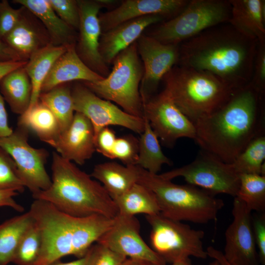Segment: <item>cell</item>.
I'll use <instances>...</instances> for the list:
<instances>
[{"label": "cell", "instance_id": "obj_1", "mask_svg": "<svg viewBox=\"0 0 265 265\" xmlns=\"http://www.w3.org/2000/svg\"><path fill=\"white\" fill-rule=\"evenodd\" d=\"M193 124L194 140L201 150L231 163L254 138L265 133V96L248 84Z\"/></svg>", "mask_w": 265, "mask_h": 265}, {"label": "cell", "instance_id": "obj_2", "mask_svg": "<svg viewBox=\"0 0 265 265\" xmlns=\"http://www.w3.org/2000/svg\"><path fill=\"white\" fill-rule=\"evenodd\" d=\"M258 44L230 24L219 25L180 44L178 64L209 72L238 90L251 80Z\"/></svg>", "mask_w": 265, "mask_h": 265}, {"label": "cell", "instance_id": "obj_3", "mask_svg": "<svg viewBox=\"0 0 265 265\" xmlns=\"http://www.w3.org/2000/svg\"><path fill=\"white\" fill-rule=\"evenodd\" d=\"M51 169L50 186L32 195L34 199L76 217L100 214L114 218L118 215L114 200L102 185L56 152L53 153Z\"/></svg>", "mask_w": 265, "mask_h": 265}, {"label": "cell", "instance_id": "obj_4", "mask_svg": "<svg viewBox=\"0 0 265 265\" xmlns=\"http://www.w3.org/2000/svg\"><path fill=\"white\" fill-rule=\"evenodd\" d=\"M162 80L176 105L193 123L217 110L237 90L209 72L179 64Z\"/></svg>", "mask_w": 265, "mask_h": 265}, {"label": "cell", "instance_id": "obj_5", "mask_svg": "<svg viewBox=\"0 0 265 265\" xmlns=\"http://www.w3.org/2000/svg\"><path fill=\"white\" fill-rule=\"evenodd\" d=\"M138 166V165H137ZM137 183L155 194L160 213L169 219L206 224L215 220L224 205L222 199L189 184L181 185L138 166Z\"/></svg>", "mask_w": 265, "mask_h": 265}, {"label": "cell", "instance_id": "obj_6", "mask_svg": "<svg viewBox=\"0 0 265 265\" xmlns=\"http://www.w3.org/2000/svg\"><path fill=\"white\" fill-rule=\"evenodd\" d=\"M31 213L41 238V249L35 265H49L63 257H84L89 248L83 235L82 217L67 214L51 204L34 199Z\"/></svg>", "mask_w": 265, "mask_h": 265}, {"label": "cell", "instance_id": "obj_7", "mask_svg": "<svg viewBox=\"0 0 265 265\" xmlns=\"http://www.w3.org/2000/svg\"><path fill=\"white\" fill-rule=\"evenodd\" d=\"M112 63L111 71L103 80L82 83L99 97L114 102L130 114L143 118L140 85L144 69L136 42L120 53Z\"/></svg>", "mask_w": 265, "mask_h": 265}, {"label": "cell", "instance_id": "obj_8", "mask_svg": "<svg viewBox=\"0 0 265 265\" xmlns=\"http://www.w3.org/2000/svg\"><path fill=\"white\" fill-rule=\"evenodd\" d=\"M231 5L226 0H191L177 15L162 22L149 36L165 44L179 45L204 31L228 23Z\"/></svg>", "mask_w": 265, "mask_h": 265}, {"label": "cell", "instance_id": "obj_9", "mask_svg": "<svg viewBox=\"0 0 265 265\" xmlns=\"http://www.w3.org/2000/svg\"><path fill=\"white\" fill-rule=\"evenodd\" d=\"M151 230L152 249L165 262H174L193 256L205 259L208 255L203 244L205 233L192 229L182 221L167 218L160 213L146 215Z\"/></svg>", "mask_w": 265, "mask_h": 265}, {"label": "cell", "instance_id": "obj_10", "mask_svg": "<svg viewBox=\"0 0 265 265\" xmlns=\"http://www.w3.org/2000/svg\"><path fill=\"white\" fill-rule=\"evenodd\" d=\"M159 175L171 181L183 177L187 184L214 195L225 194L235 197L239 185V175L231 163L224 162L202 150L190 163Z\"/></svg>", "mask_w": 265, "mask_h": 265}, {"label": "cell", "instance_id": "obj_11", "mask_svg": "<svg viewBox=\"0 0 265 265\" xmlns=\"http://www.w3.org/2000/svg\"><path fill=\"white\" fill-rule=\"evenodd\" d=\"M28 132L17 125L12 134L0 138V148L13 159L19 177L33 195L48 189L52 180L45 168L48 152L28 143Z\"/></svg>", "mask_w": 265, "mask_h": 265}, {"label": "cell", "instance_id": "obj_12", "mask_svg": "<svg viewBox=\"0 0 265 265\" xmlns=\"http://www.w3.org/2000/svg\"><path fill=\"white\" fill-rule=\"evenodd\" d=\"M75 112L80 113L91 122L95 142L98 132L109 126H119L141 134L144 129L143 118L130 114L111 102L103 99L82 83H77L71 88Z\"/></svg>", "mask_w": 265, "mask_h": 265}, {"label": "cell", "instance_id": "obj_13", "mask_svg": "<svg viewBox=\"0 0 265 265\" xmlns=\"http://www.w3.org/2000/svg\"><path fill=\"white\" fill-rule=\"evenodd\" d=\"M142 103L143 116L164 145L173 147L182 137L195 139L193 123L177 107L165 89Z\"/></svg>", "mask_w": 265, "mask_h": 265}, {"label": "cell", "instance_id": "obj_14", "mask_svg": "<svg viewBox=\"0 0 265 265\" xmlns=\"http://www.w3.org/2000/svg\"><path fill=\"white\" fill-rule=\"evenodd\" d=\"M143 66L140 85L142 102L154 96L164 76L179 60V45L165 44L149 35L142 34L136 41Z\"/></svg>", "mask_w": 265, "mask_h": 265}, {"label": "cell", "instance_id": "obj_15", "mask_svg": "<svg viewBox=\"0 0 265 265\" xmlns=\"http://www.w3.org/2000/svg\"><path fill=\"white\" fill-rule=\"evenodd\" d=\"M233 220L225 231L223 255L231 265H260L254 239L251 211L235 197Z\"/></svg>", "mask_w": 265, "mask_h": 265}, {"label": "cell", "instance_id": "obj_16", "mask_svg": "<svg viewBox=\"0 0 265 265\" xmlns=\"http://www.w3.org/2000/svg\"><path fill=\"white\" fill-rule=\"evenodd\" d=\"M140 224L135 216L118 213L111 227L97 241L127 258L147 261L154 265L166 263L143 240Z\"/></svg>", "mask_w": 265, "mask_h": 265}, {"label": "cell", "instance_id": "obj_17", "mask_svg": "<svg viewBox=\"0 0 265 265\" xmlns=\"http://www.w3.org/2000/svg\"><path fill=\"white\" fill-rule=\"evenodd\" d=\"M78 3L80 20L75 45L76 51L86 65L105 78L110 71L99 52L102 31L99 13L102 6L97 0H78Z\"/></svg>", "mask_w": 265, "mask_h": 265}, {"label": "cell", "instance_id": "obj_18", "mask_svg": "<svg viewBox=\"0 0 265 265\" xmlns=\"http://www.w3.org/2000/svg\"><path fill=\"white\" fill-rule=\"evenodd\" d=\"M188 0H126L114 9L99 15L102 32L134 19L158 15L170 19L179 14Z\"/></svg>", "mask_w": 265, "mask_h": 265}, {"label": "cell", "instance_id": "obj_19", "mask_svg": "<svg viewBox=\"0 0 265 265\" xmlns=\"http://www.w3.org/2000/svg\"><path fill=\"white\" fill-rule=\"evenodd\" d=\"M48 144L63 159L83 165L96 151L93 126L84 115L75 112L69 128Z\"/></svg>", "mask_w": 265, "mask_h": 265}, {"label": "cell", "instance_id": "obj_20", "mask_svg": "<svg viewBox=\"0 0 265 265\" xmlns=\"http://www.w3.org/2000/svg\"><path fill=\"white\" fill-rule=\"evenodd\" d=\"M21 8L17 24L1 40L13 50L22 60L27 61L34 53L52 43L41 22L28 9L22 6Z\"/></svg>", "mask_w": 265, "mask_h": 265}, {"label": "cell", "instance_id": "obj_21", "mask_svg": "<svg viewBox=\"0 0 265 265\" xmlns=\"http://www.w3.org/2000/svg\"><path fill=\"white\" fill-rule=\"evenodd\" d=\"M164 19L160 15H148L127 21L102 32L99 44L102 59L107 65L112 63L120 53L136 42L147 27Z\"/></svg>", "mask_w": 265, "mask_h": 265}, {"label": "cell", "instance_id": "obj_22", "mask_svg": "<svg viewBox=\"0 0 265 265\" xmlns=\"http://www.w3.org/2000/svg\"><path fill=\"white\" fill-rule=\"evenodd\" d=\"M104 78L85 64L77 53L75 45H72L53 64L42 85L41 93L72 81L95 82Z\"/></svg>", "mask_w": 265, "mask_h": 265}, {"label": "cell", "instance_id": "obj_23", "mask_svg": "<svg viewBox=\"0 0 265 265\" xmlns=\"http://www.w3.org/2000/svg\"><path fill=\"white\" fill-rule=\"evenodd\" d=\"M231 15L228 23L245 37L265 42V0H229Z\"/></svg>", "mask_w": 265, "mask_h": 265}, {"label": "cell", "instance_id": "obj_24", "mask_svg": "<svg viewBox=\"0 0 265 265\" xmlns=\"http://www.w3.org/2000/svg\"><path fill=\"white\" fill-rule=\"evenodd\" d=\"M13 2L28 9L41 22L50 37L52 44L65 46L76 45V30L59 17L49 0H15Z\"/></svg>", "mask_w": 265, "mask_h": 265}, {"label": "cell", "instance_id": "obj_25", "mask_svg": "<svg viewBox=\"0 0 265 265\" xmlns=\"http://www.w3.org/2000/svg\"><path fill=\"white\" fill-rule=\"evenodd\" d=\"M90 176L102 184L114 200L137 183L138 167L136 165L127 166L116 162H106L96 165Z\"/></svg>", "mask_w": 265, "mask_h": 265}, {"label": "cell", "instance_id": "obj_26", "mask_svg": "<svg viewBox=\"0 0 265 265\" xmlns=\"http://www.w3.org/2000/svg\"><path fill=\"white\" fill-rule=\"evenodd\" d=\"M25 65L11 71L0 80L2 96L11 111L20 115L29 107L32 95V84Z\"/></svg>", "mask_w": 265, "mask_h": 265}, {"label": "cell", "instance_id": "obj_27", "mask_svg": "<svg viewBox=\"0 0 265 265\" xmlns=\"http://www.w3.org/2000/svg\"><path fill=\"white\" fill-rule=\"evenodd\" d=\"M69 46L51 44L34 53L27 60L25 69L32 84L29 106L39 101L41 87L45 80L56 60Z\"/></svg>", "mask_w": 265, "mask_h": 265}, {"label": "cell", "instance_id": "obj_28", "mask_svg": "<svg viewBox=\"0 0 265 265\" xmlns=\"http://www.w3.org/2000/svg\"><path fill=\"white\" fill-rule=\"evenodd\" d=\"M17 125L32 132L48 144L60 133L55 117L39 100L20 115Z\"/></svg>", "mask_w": 265, "mask_h": 265}, {"label": "cell", "instance_id": "obj_29", "mask_svg": "<svg viewBox=\"0 0 265 265\" xmlns=\"http://www.w3.org/2000/svg\"><path fill=\"white\" fill-rule=\"evenodd\" d=\"M113 200L119 214L135 216L139 213L151 215L160 213L155 194L148 188L138 183Z\"/></svg>", "mask_w": 265, "mask_h": 265}, {"label": "cell", "instance_id": "obj_30", "mask_svg": "<svg viewBox=\"0 0 265 265\" xmlns=\"http://www.w3.org/2000/svg\"><path fill=\"white\" fill-rule=\"evenodd\" d=\"M33 223L28 211L0 224V265L12 263L21 237Z\"/></svg>", "mask_w": 265, "mask_h": 265}, {"label": "cell", "instance_id": "obj_31", "mask_svg": "<svg viewBox=\"0 0 265 265\" xmlns=\"http://www.w3.org/2000/svg\"><path fill=\"white\" fill-rule=\"evenodd\" d=\"M144 129L138 140V153L136 165L157 174L163 164L171 165V161L163 153L157 135L145 116Z\"/></svg>", "mask_w": 265, "mask_h": 265}, {"label": "cell", "instance_id": "obj_32", "mask_svg": "<svg viewBox=\"0 0 265 265\" xmlns=\"http://www.w3.org/2000/svg\"><path fill=\"white\" fill-rule=\"evenodd\" d=\"M39 100L55 117L59 125L60 132L67 130L72 122L75 113L71 88L67 83L41 93Z\"/></svg>", "mask_w": 265, "mask_h": 265}, {"label": "cell", "instance_id": "obj_33", "mask_svg": "<svg viewBox=\"0 0 265 265\" xmlns=\"http://www.w3.org/2000/svg\"><path fill=\"white\" fill-rule=\"evenodd\" d=\"M265 133L254 138L232 162L238 175L258 174L265 176Z\"/></svg>", "mask_w": 265, "mask_h": 265}, {"label": "cell", "instance_id": "obj_34", "mask_svg": "<svg viewBox=\"0 0 265 265\" xmlns=\"http://www.w3.org/2000/svg\"><path fill=\"white\" fill-rule=\"evenodd\" d=\"M237 197L246 207L263 213L265 211V176L252 174L239 175Z\"/></svg>", "mask_w": 265, "mask_h": 265}, {"label": "cell", "instance_id": "obj_35", "mask_svg": "<svg viewBox=\"0 0 265 265\" xmlns=\"http://www.w3.org/2000/svg\"><path fill=\"white\" fill-rule=\"evenodd\" d=\"M41 245L40 234L34 221L21 237L12 263L17 265H35L39 256Z\"/></svg>", "mask_w": 265, "mask_h": 265}, {"label": "cell", "instance_id": "obj_36", "mask_svg": "<svg viewBox=\"0 0 265 265\" xmlns=\"http://www.w3.org/2000/svg\"><path fill=\"white\" fill-rule=\"evenodd\" d=\"M25 188L14 160L0 148V190H13L21 193Z\"/></svg>", "mask_w": 265, "mask_h": 265}, {"label": "cell", "instance_id": "obj_37", "mask_svg": "<svg viewBox=\"0 0 265 265\" xmlns=\"http://www.w3.org/2000/svg\"><path fill=\"white\" fill-rule=\"evenodd\" d=\"M138 140L132 135L116 137L112 151V159L120 160L125 165L136 164Z\"/></svg>", "mask_w": 265, "mask_h": 265}, {"label": "cell", "instance_id": "obj_38", "mask_svg": "<svg viewBox=\"0 0 265 265\" xmlns=\"http://www.w3.org/2000/svg\"><path fill=\"white\" fill-rule=\"evenodd\" d=\"M87 255L86 265H121L127 258L98 243L90 247Z\"/></svg>", "mask_w": 265, "mask_h": 265}, {"label": "cell", "instance_id": "obj_39", "mask_svg": "<svg viewBox=\"0 0 265 265\" xmlns=\"http://www.w3.org/2000/svg\"><path fill=\"white\" fill-rule=\"evenodd\" d=\"M56 14L69 26L78 30L80 25V11L78 0H49Z\"/></svg>", "mask_w": 265, "mask_h": 265}, {"label": "cell", "instance_id": "obj_40", "mask_svg": "<svg viewBox=\"0 0 265 265\" xmlns=\"http://www.w3.org/2000/svg\"><path fill=\"white\" fill-rule=\"evenodd\" d=\"M249 85L260 94H265V42H258Z\"/></svg>", "mask_w": 265, "mask_h": 265}, {"label": "cell", "instance_id": "obj_41", "mask_svg": "<svg viewBox=\"0 0 265 265\" xmlns=\"http://www.w3.org/2000/svg\"><path fill=\"white\" fill-rule=\"evenodd\" d=\"M19 9L12 7L6 0L0 2V39L10 32L17 24L21 14Z\"/></svg>", "mask_w": 265, "mask_h": 265}, {"label": "cell", "instance_id": "obj_42", "mask_svg": "<svg viewBox=\"0 0 265 265\" xmlns=\"http://www.w3.org/2000/svg\"><path fill=\"white\" fill-rule=\"evenodd\" d=\"M254 239L258 251L260 264L265 265V215H256L252 219Z\"/></svg>", "mask_w": 265, "mask_h": 265}, {"label": "cell", "instance_id": "obj_43", "mask_svg": "<svg viewBox=\"0 0 265 265\" xmlns=\"http://www.w3.org/2000/svg\"><path fill=\"white\" fill-rule=\"evenodd\" d=\"M116 137L113 130L108 127L104 128L96 137V151L104 156L112 159V149Z\"/></svg>", "mask_w": 265, "mask_h": 265}, {"label": "cell", "instance_id": "obj_44", "mask_svg": "<svg viewBox=\"0 0 265 265\" xmlns=\"http://www.w3.org/2000/svg\"><path fill=\"white\" fill-rule=\"evenodd\" d=\"M18 194V192L13 190H0V208L8 207L17 212H23L24 207L14 199V197Z\"/></svg>", "mask_w": 265, "mask_h": 265}, {"label": "cell", "instance_id": "obj_45", "mask_svg": "<svg viewBox=\"0 0 265 265\" xmlns=\"http://www.w3.org/2000/svg\"><path fill=\"white\" fill-rule=\"evenodd\" d=\"M4 101L0 92V138L10 135L13 132L8 124Z\"/></svg>", "mask_w": 265, "mask_h": 265}, {"label": "cell", "instance_id": "obj_46", "mask_svg": "<svg viewBox=\"0 0 265 265\" xmlns=\"http://www.w3.org/2000/svg\"><path fill=\"white\" fill-rule=\"evenodd\" d=\"M23 60L18 54L0 39V62ZM25 61V60H24Z\"/></svg>", "mask_w": 265, "mask_h": 265}, {"label": "cell", "instance_id": "obj_47", "mask_svg": "<svg viewBox=\"0 0 265 265\" xmlns=\"http://www.w3.org/2000/svg\"><path fill=\"white\" fill-rule=\"evenodd\" d=\"M27 61L0 62V80L11 71L25 66Z\"/></svg>", "mask_w": 265, "mask_h": 265}, {"label": "cell", "instance_id": "obj_48", "mask_svg": "<svg viewBox=\"0 0 265 265\" xmlns=\"http://www.w3.org/2000/svg\"><path fill=\"white\" fill-rule=\"evenodd\" d=\"M208 256L217 261L220 265H231L225 258L223 252L212 246L207 248Z\"/></svg>", "mask_w": 265, "mask_h": 265}, {"label": "cell", "instance_id": "obj_49", "mask_svg": "<svg viewBox=\"0 0 265 265\" xmlns=\"http://www.w3.org/2000/svg\"><path fill=\"white\" fill-rule=\"evenodd\" d=\"M87 259V255L86 254L84 257L78 259L77 260L73 261L62 262H61L60 260H58L50 264L49 265H86Z\"/></svg>", "mask_w": 265, "mask_h": 265}, {"label": "cell", "instance_id": "obj_50", "mask_svg": "<svg viewBox=\"0 0 265 265\" xmlns=\"http://www.w3.org/2000/svg\"><path fill=\"white\" fill-rule=\"evenodd\" d=\"M121 265H154L146 261L127 258Z\"/></svg>", "mask_w": 265, "mask_h": 265}, {"label": "cell", "instance_id": "obj_51", "mask_svg": "<svg viewBox=\"0 0 265 265\" xmlns=\"http://www.w3.org/2000/svg\"><path fill=\"white\" fill-rule=\"evenodd\" d=\"M97 2L103 7L104 6L111 5L116 2L114 0H96Z\"/></svg>", "mask_w": 265, "mask_h": 265}, {"label": "cell", "instance_id": "obj_52", "mask_svg": "<svg viewBox=\"0 0 265 265\" xmlns=\"http://www.w3.org/2000/svg\"><path fill=\"white\" fill-rule=\"evenodd\" d=\"M191 264V261L189 258H188L184 260L174 262L171 264V265H189Z\"/></svg>", "mask_w": 265, "mask_h": 265}, {"label": "cell", "instance_id": "obj_53", "mask_svg": "<svg viewBox=\"0 0 265 265\" xmlns=\"http://www.w3.org/2000/svg\"><path fill=\"white\" fill-rule=\"evenodd\" d=\"M210 265H220L218 263V262L216 261V260H214V261H213L212 262Z\"/></svg>", "mask_w": 265, "mask_h": 265}, {"label": "cell", "instance_id": "obj_54", "mask_svg": "<svg viewBox=\"0 0 265 265\" xmlns=\"http://www.w3.org/2000/svg\"><path fill=\"white\" fill-rule=\"evenodd\" d=\"M192 265V264H190V265Z\"/></svg>", "mask_w": 265, "mask_h": 265}]
</instances>
